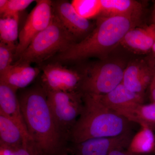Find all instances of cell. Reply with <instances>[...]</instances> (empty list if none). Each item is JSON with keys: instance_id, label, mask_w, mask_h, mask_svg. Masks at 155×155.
<instances>
[{"instance_id": "6da1fadb", "label": "cell", "mask_w": 155, "mask_h": 155, "mask_svg": "<svg viewBox=\"0 0 155 155\" xmlns=\"http://www.w3.org/2000/svg\"><path fill=\"white\" fill-rule=\"evenodd\" d=\"M23 119L36 155L68 153L67 142L58 130L41 84L21 91L18 96Z\"/></svg>"}, {"instance_id": "7a4b0ae2", "label": "cell", "mask_w": 155, "mask_h": 155, "mask_svg": "<svg viewBox=\"0 0 155 155\" xmlns=\"http://www.w3.org/2000/svg\"><path fill=\"white\" fill-rule=\"evenodd\" d=\"M139 20L121 16L99 17L91 33L54 57L53 63H75L93 57L103 59L120 44L128 31L135 27Z\"/></svg>"}, {"instance_id": "3957f363", "label": "cell", "mask_w": 155, "mask_h": 155, "mask_svg": "<svg viewBox=\"0 0 155 155\" xmlns=\"http://www.w3.org/2000/svg\"><path fill=\"white\" fill-rule=\"evenodd\" d=\"M82 94L83 107L69 141L78 143L90 139L112 137L133 130L135 123L106 107L98 95Z\"/></svg>"}, {"instance_id": "277c9868", "label": "cell", "mask_w": 155, "mask_h": 155, "mask_svg": "<svg viewBox=\"0 0 155 155\" xmlns=\"http://www.w3.org/2000/svg\"><path fill=\"white\" fill-rule=\"evenodd\" d=\"M76 40L53 13L51 21L47 28L34 38L13 64H40L64 51L76 42Z\"/></svg>"}, {"instance_id": "5b68a950", "label": "cell", "mask_w": 155, "mask_h": 155, "mask_svg": "<svg viewBox=\"0 0 155 155\" xmlns=\"http://www.w3.org/2000/svg\"><path fill=\"white\" fill-rule=\"evenodd\" d=\"M125 68L119 61H103L79 71L82 75L79 92L81 94H107L122 83Z\"/></svg>"}, {"instance_id": "8992f818", "label": "cell", "mask_w": 155, "mask_h": 155, "mask_svg": "<svg viewBox=\"0 0 155 155\" xmlns=\"http://www.w3.org/2000/svg\"><path fill=\"white\" fill-rule=\"evenodd\" d=\"M46 92L48 103L58 130L67 143L71 130L82 111V94L79 92Z\"/></svg>"}, {"instance_id": "52a82bcc", "label": "cell", "mask_w": 155, "mask_h": 155, "mask_svg": "<svg viewBox=\"0 0 155 155\" xmlns=\"http://www.w3.org/2000/svg\"><path fill=\"white\" fill-rule=\"evenodd\" d=\"M36 4L28 15L25 24L19 32V42L14 54L17 61L34 38L47 28L53 17L52 1L37 0Z\"/></svg>"}, {"instance_id": "ba28073f", "label": "cell", "mask_w": 155, "mask_h": 155, "mask_svg": "<svg viewBox=\"0 0 155 155\" xmlns=\"http://www.w3.org/2000/svg\"><path fill=\"white\" fill-rule=\"evenodd\" d=\"M42 70L41 84L46 91L79 92L82 79L79 71L53 62L43 66Z\"/></svg>"}, {"instance_id": "9c48e42d", "label": "cell", "mask_w": 155, "mask_h": 155, "mask_svg": "<svg viewBox=\"0 0 155 155\" xmlns=\"http://www.w3.org/2000/svg\"><path fill=\"white\" fill-rule=\"evenodd\" d=\"M133 130L112 137L90 139L72 143L68 152L74 155H109L117 150H127L134 135Z\"/></svg>"}, {"instance_id": "30bf717a", "label": "cell", "mask_w": 155, "mask_h": 155, "mask_svg": "<svg viewBox=\"0 0 155 155\" xmlns=\"http://www.w3.org/2000/svg\"><path fill=\"white\" fill-rule=\"evenodd\" d=\"M16 90L0 82V114L8 117L19 127L23 140V147L35 154L33 141L28 133Z\"/></svg>"}, {"instance_id": "8fae6325", "label": "cell", "mask_w": 155, "mask_h": 155, "mask_svg": "<svg viewBox=\"0 0 155 155\" xmlns=\"http://www.w3.org/2000/svg\"><path fill=\"white\" fill-rule=\"evenodd\" d=\"M52 6L54 14L76 40L81 38L83 39L94 28L88 19L78 14L71 3L68 1H52Z\"/></svg>"}, {"instance_id": "7c38bea8", "label": "cell", "mask_w": 155, "mask_h": 155, "mask_svg": "<svg viewBox=\"0 0 155 155\" xmlns=\"http://www.w3.org/2000/svg\"><path fill=\"white\" fill-rule=\"evenodd\" d=\"M98 96L106 107L126 119L136 107L144 101V95L131 91L122 83L107 94Z\"/></svg>"}, {"instance_id": "4fadbf2b", "label": "cell", "mask_w": 155, "mask_h": 155, "mask_svg": "<svg viewBox=\"0 0 155 155\" xmlns=\"http://www.w3.org/2000/svg\"><path fill=\"white\" fill-rule=\"evenodd\" d=\"M155 67L143 61L131 62L125 68L122 83L131 91L144 95L153 79Z\"/></svg>"}, {"instance_id": "5bb4252c", "label": "cell", "mask_w": 155, "mask_h": 155, "mask_svg": "<svg viewBox=\"0 0 155 155\" xmlns=\"http://www.w3.org/2000/svg\"><path fill=\"white\" fill-rule=\"evenodd\" d=\"M155 43V24L141 28H131L125 35L120 44L136 53H145L152 51Z\"/></svg>"}, {"instance_id": "9a60e30c", "label": "cell", "mask_w": 155, "mask_h": 155, "mask_svg": "<svg viewBox=\"0 0 155 155\" xmlns=\"http://www.w3.org/2000/svg\"><path fill=\"white\" fill-rule=\"evenodd\" d=\"M40 72L38 68L31 64H13L7 71L0 75L2 82L17 91L27 87L35 79Z\"/></svg>"}, {"instance_id": "2e32d148", "label": "cell", "mask_w": 155, "mask_h": 155, "mask_svg": "<svg viewBox=\"0 0 155 155\" xmlns=\"http://www.w3.org/2000/svg\"><path fill=\"white\" fill-rule=\"evenodd\" d=\"M101 9L99 17L121 16L139 19L142 14L141 3L134 0H101Z\"/></svg>"}, {"instance_id": "e0dca14e", "label": "cell", "mask_w": 155, "mask_h": 155, "mask_svg": "<svg viewBox=\"0 0 155 155\" xmlns=\"http://www.w3.org/2000/svg\"><path fill=\"white\" fill-rule=\"evenodd\" d=\"M23 145V137L19 127L8 117L0 114V147L11 148Z\"/></svg>"}, {"instance_id": "ac0fdd59", "label": "cell", "mask_w": 155, "mask_h": 155, "mask_svg": "<svg viewBox=\"0 0 155 155\" xmlns=\"http://www.w3.org/2000/svg\"><path fill=\"white\" fill-rule=\"evenodd\" d=\"M133 136L127 150L137 154H150L155 151V135L152 129L141 127Z\"/></svg>"}, {"instance_id": "d6986e66", "label": "cell", "mask_w": 155, "mask_h": 155, "mask_svg": "<svg viewBox=\"0 0 155 155\" xmlns=\"http://www.w3.org/2000/svg\"><path fill=\"white\" fill-rule=\"evenodd\" d=\"M19 14L0 19L1 42L15 49L17 46L15 42L19 38Z\"/></svg>"}, {"instance_id": "ffe728a7", "label": "cell", "mask_w": 155, "mask_h": 155, "mask_svg": "<svg viewBox=\"0 0 155 155\" xmlns=\"http://www.w3.org/2000/svg\"><path fill=\"white\" fill-rule=\"evenodd\" d=\"M127 119L141 127H155V104L139 105L129 114Z\"/></svg>"}, {"instance_id": "44dd1931", "label": "cell", "mask_w": 155, "mask_h": 155, "mask_svg": "<svg viewBox=\"0 0 155 155\" xmlns=\"http://www.w3.org/2000/svg\"><path fill=\"white\" fill-rule=\"evenodd\" d=\"M71 3L78 14L88 20L101 13V0H73Z\"/></svg>"}, {"instance_id": "7402d4cb", "label": "cell", "mask_w": 155, "mask_h": 155, "mask_svg": "<svg viewBox=\"0 0 155 155\" xmlns=\"http://www.w3.org/2000/svg\"><path fill=\"white\" fill-rule=\"evenodd\" d=\"M15 51V49L0 42V75L13 65Z\"/></svg>"}, {"instance_id": "603a6c76", "label": "cell", "mask_w": 155, "mask_h": 155, "mask_svg": "<svg viewBox=\"0 0 155 155\" xmlns=\"http://www.w3.org/2000/svg\"><path fill=\"white\" fill-rule=\"evenodd\" d=\"M34 1L32 0H9L7 8L1 17L15 16L25 10Z\"/></svg>"}, {"instance_id": "cb8c5ba5", "label": "cell", "mask_w": 155, "mask_h": 155, "mask_svg": "<svg viewBox=\"0 0 155 155\" xmlns=\"http://www.w3.org/2000/svg\"><path fill=\"white\" fill-rule=\"evenodd\" d=\"M0 155H33L23 146L17 147H0Z\"/></svg>"}, {"instance_id": "d4e9b609", "label": "cell", "mask_w": 155, "mask_h": 155, "mask_svg": "<svg viewBox=\"0 0 155 155\" xmlns=\"http://www.w3.org/2000/svg\"><path fill=\"white\" fill-rule=\"evenodd\" d=\"M152 153L142 154L135 153L129 151L127 150H117L113 151L109 155H151Z\"/></svg>"}, {"instance_id": "484cf974", "label": "cell", "mask_w": 155, "mask_h": 155, "mask_svg": "<svg viewBox=\"0 0 155 155\" xmlns=\"http://www.w3.org/2000/svg\"><path fill=\"white\" fill-rule=\"evenodd\" d=\"M150 99L152 103L155 104V80H153L149 86Z\"/></svg>"}, {"instance_id": "4316f807", "label": "cell", "mask_w": 155, "mask_h": 155, "mask_svg": "<svg viewBox=\"0 0 155 155\" xmlns=\"http://www.w3.org/2000/svg\"><path fill=\"white\" fill-rule=\"evenodd\" d=\"M9 0H0V15H2L6 11Z\"/></svg>"}, {"instance_id": "83f0119b", "label": "cell", "mask_w": 155, "mask_h": 155, "mask_svg": "<svg viewBox=\"0 0 155 155\" xmlns=\"http://www.w3.org/2000/svg\"><path fill=\"white\" fill-rule=\"evenodd\" d=\"M152 19L153 23L155 24V3L154 5L153 10V11Z\"/></svg>"}, {"instance_id": "f1b7e54d", "label": "cell", "mask_w": 155, "mask_h": 155, "mask_svg": "<svg viewBox=\"0 0 155 155\" xmlns=\"http://www.w3.org/2000/svg\"><path fill=\"white\" fill-rule=\"evenodd\" d=\"M152 51H153L154 56L155 57V43L154 44L153 46L152 49Z\"/></svg>"}, {"instance_id": "f546056e", "label": "cell", "mask_w": 155, "mask_h": 155, "mask_svg": "<svg viewBox=\"0 0 155 155\" xmlns=\"http://www.w3.org/2000/svg\"><path fill=\"white\" fill-rule=\"evenodd\" d=\"M61 155H69L68 154V153H65Z\"/></svg>"}, {"instance_id": "4dcf8cb0", "label": "cell", "mask_w": 155, "mask_h": 155, "mask_svg": "<svg viewBox=\"0 0 155 155\" xmlns=\"http://www.w3.org/2000/svg\"><path fill=\"white\" fill-rule=\"evenodd\" d=\"M153 80H155V75H154V77L153 79Z\"/></svg>"}, {"instance_id": "1f68e13d", "label": "cell", "mask_w": 155, "mask_h": 155, "mask_svg": "<svg viewBox=\"0 0 155 155\" xmlns=\"http://www.w3.org/2000/svg\"></svg>"}]
</instances>
